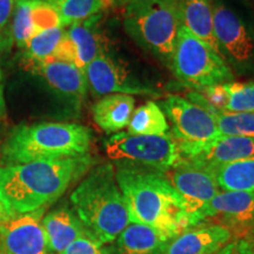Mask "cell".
Returning <instances> with one entry per match:
<instances>
[{
  "label": "cell",
  "mask_w": 254,
  "mask_h": 254,
  "mask_svg": "<svg viewBox=\"0 0 254 254\" xmlns=\"http://www.w3.org/2000/svg\"><path fill=\"white\" fill-rule=\"evenodd\" d=\"M84 73L87 88L95 97H104L107 94L161 97V92L136 79L122 63H118L106 53L92 60Z\"/></svg>",
  "instance_id": "obj_11"
},
{
  "label": "cell",
  "mask_w": 254,
  "mask_h": 254,
  "mask_svg": "<svg viewBox=\"0 0 254 254\" xmlns=\"http://www.w3.org/2000/svg\"><path fill=\"white\" fill-rule=\"evenodd\" d=\"M15 4V0H0V52L8 50L13 43L11 26Z\"/></svg>",
  "instance_id": "obj_29"
},
{
  "label": "cell",
  "mask_w": 254,
  "mask_h": 254,
  "mask_svg": "<svg viewBox=\"0 0 254 254\" xmlns=\"http://www.w3.org/2000/svg\"><path fill=\"white\" fill-rule=\"evenodd\" d=\"M105 153L116 166L144 168L166 173L180 160L179 146L172 134L139 135L114 133L104 142Z\"/></svg>",
  "instance_id": "obj_7"
},
{
  "label": "cell",
  "mask_w": 254,
  "mask_h": 254,
  "mask_svg": "<svg viewBox=\"0 0 254 254\" xmlns=\"http://www.w3.org/2000/svg\"><path fill=\"white\" fill-rule=\"evenodd\" d=\"M182 158L214 168L254 157V136L219 135L204 142H178Z\"/></svg>",
  "instance_id": "obj_12"
},
{
  "label": "cell",
  "mask_w": 254,
  "mask_h": 254,
  "mask_svg": "<svg viewBox=\"0 0 254 254\" xmlns=\"http://www.w3.org/2000/svg\"><path fill=\"white\" fill-rule=\"evenodd\" d=\"M187 99L204 107L213 116L220 135L254 136V113H236L219 111L207 103L199 92H190Z\"/></svg>",
  "instance_id": "obj_23"
},
{
  "label": "cell",
  "mask_w": 254,
  "mask_h": 254,
  "mask_svg": "<svg viewBox=\"0 0 254 254\" xmlns=\"http://www.w3.org/2000/svg\"><path fill=\"white\" fill-rule=\"evenodd\" d=\"M134 105L135 99L132 95L107 94L92 105V117L105 133L114 134L128 125Z\"/></svg>",
  "instance_id": "obj_20"
},
{
  "label": "cell",
  "mask_w": 254,
  "mask_h": 254,
  "mask_svg": "<svg viewBox=\"0 0 254 254\" xmlns=\"http://www.w3.org/2000/svg\"><path fill=\"white\" fill-rule=\"evenodd\" d=\"M246 251L243 249V246L239 245L238 243H232V244H227L224 249H221L218 252H215L213 254H244Z\"/></svg>",
  "instance_id": "obj_31"
},
{
  "label": "cell",
  "mask_w": 254,
  "mask_h": 254,
  "mask_svg": "<svg viewBox=\"0 0 254 254\" xmlns=\"http://www.w3.org/2000/svg\"><path fill=\"white\" fill-rule=\"evenodd\" d=\"M27 64L31 71L39 75L60 99L66 100L74 109H80L88 90L82 69L74 64L57 59Z\"/></svg>",
  "instance_id": "obj_14"
},
{
  "label": "cell",
  "mask_w": 254,
  "mask_h": 254,
  "mask_svg": "<svg viewBox=\"0 0 254 254\" xmlns=\"http://www.w3.org/2000/svg\"><path fill=\"white\" fill-rule=\"evenodd\" d=\"M167 118L160 105L153 100L146 101L144 105L133 111L127 125V132L139 135H165L168 134Z\"/></svg>",
  "instance_id": "obj_25"
},
{
  "label": "cell",
  "mask_w": 254,
  "mask_h": 254,
  "mask_svg": "<svg viewBox=\"0 0 254 254\" xmlns=\"http://www.w3.org/2000/svg\"><path fill=\"white\" fill-rule=\"evenodd\" d=\"M251 9H252V15H253V28H254V0H250Z\"/></svg>",
  "instance_id": "obj_35"
},
{
  "label": "cell",
  "mask_w": 254,
  "mask_h": 254,
  "mask_svg": "<svg viewBox=\"0 0 254 254\" xmlns=\"http://www.w3.org/2000/svg\"><path fill=\"white\" fill-rule=\"evenodd\" d=\"M15 1L19 2V1H26V0H15Z\"/></svg>",
  "instance_id": "obj_36"
},
{
  "label": "cell",
  "mask_w": 254,
  "mask_h": 254,
  "mask_svg": "<svg viewBox=\"0 0 254 254\" xmlns=\"http://www.w3.org/2000/svg\"><path fill=\"white\" fill-rule=\"evenodd\" d=\"M222 88L225 92V104L221 111L254 113V82H226L222 84Z\"/></svg>",
  "instance_id": "obj_28"
},
{
  "label": "cell",
  "mask_w": 254,
  "mask_h": 254,
  "mask_svg": "<svg viewBox=\"0 0 254 254\" xmlns=\"http://www.w3.org/2000/svg\"><path fill=\"white\" fill-rule=\"evenodd\" d=\"M215 49L238 75L254 74V28L225 0H214Z\"/></svg>",
  "instance_id": "obj_8"
},
{
  "label": "cell",
  "mask_w": 254,
  "mask_h": 254,
  "mask_svg": "<svg viewBox=\"0 0 254 254\" xmlns=\"http://www.w3.org/2000/svg\"><path fill=\"white\" fill-rule=\"evenodd\" d=\"M124 7L126 33L136 45L170 68L182 28L178 0H129Z\"/></svg>",
  "instance_id": "obj_5"
},
{
  "label": "cell",
  "mask_w": 254,
  "mask_h": 254,
  "mask_svg": "<svg viewBox=\"0 0 254 254\" xmlns=\"http://www.w3.org/2000/svg\"><path fill=\"white\" fill-rule=\"evenodd\" d=\"M58 14L63 27L99 14L110 0H44Z\"/></svg>",
  "instance_id": "obj_26"
},
{
  "label": "cell",
  "mask_w": 254,
  "mask_h": 254,
  "mask_svg": "<svg viewBox=\"0 0 254 254\" xmlns=\"http://www.w3.org/2000/svg\"><path fill=\"white\" fill-rule=\"evenodd\" d=\"M128 1L129 0H110L111 4L117 6V7H124Z\"/></svg>",
  "instance_id": "obj_34"
},
{
  "label": "cell",
  "mask_w": 254,
  "mask_h": 254,
  "mask_svg": "<svg viewBox=\"0 0 254 254\" xmlns=\"http://www.w3.org/2000/svg\"><path fill=\"white\" fill-rule=\"evenodd\" d=\"M131 222L148 225L172 240L187 230L183 200L166 174L114 166Z\"/></svg>",
  "instance_id": "obj_2"
},
{
  "label": "cell",
  "mask_w": 254,
  "mask_h": 254,
  "mask_svg": "<svg viewBox=\"0 0 254 254\" xmlns=\"http://www.w3.org/2000/svg\"><path fill=\"white\" fill-rule=\"evenodd\" d=\"M232 231L222 225L186 230L168 243L161 254H213L230 243Z\"/></svg>",
  "instance_id": "obj_18"
},
{
  "label": "cell",
  "mask_w": 254,
  "mask_h": 254,
  "mask_svg": "<svg viewBox=\"0 0 254 254\" xmlns=\"http://www.w3.org/2000/svg\"><path fill=\"white\" fill-rule=\"evenodd\" d=\"M209 219L220 220L222 226L234 230L247 228L254 225V190H220L204 208L196 214L194 225Z\"/></svg>",
  "instance_id": "obj_15"
},
{
  "label": "cell",
  "mask_w": 254,
  "mask_h": 254,
  "mask_svg": "<svg viewBox=\"0 0 254 254\" xmlns=\"http://www.w3.org/2000/svg\"><path fill=\"white\" fill-rule=\"evenodd\" d=\"M178 7L182 26L215 49L213 38L214 0H178Z\"/></svg>",
  "instance_id": "obj_22"
},
{
  "label": "cell",
  "mask_w": 254,
  "mask_h": 254,
  "mask_svg": "<svg viewBox=\"0 0 254 254\" xmlns=\"http://www.w3.org/2000/svg\"><path fill=\"white\" fill-rule=\"evenodd\" d=\"M170 69L180 82L199 92L236 81V75L217 50L184 26L178 34Z\"/></svg>",
  "instance_id": "obj_6"
},
{
  "label": "cell",
  "mask_w": 254,
  "mask_h": 254,
  "mask_svg": "<svg viewBox=\"0 0 254 254\" xmlns=\"http://www.w3.org/2000/svg\"><path fill=\"white\" fill-rule=\"evenodd\" d=\"M45 208L18 215L0 224V247L4 254H49L44 231Z\"/></svg>",
  "instance_id": "obj_13"
},
{
  "label": "cell",
  "mask_w": 254,
  "mask_h": 254,
  "mask_svg": "<svg viewBox=\"0 0 254 254\" xmlns=\"http://www.w3.org/2000/svg\"><path fill=\"white\" fill-rule=\"evenodd\" d=\"M183 200L187 230L194 225L196 214L220 192L213 173L201 165L180 158L165 173Z\"/></svg>",
  "instance_id": "obj_9"
},
{
  "label": "cell",
  "mask_w": 254,
  "mask_h": 254,
  "mask_svg": "<svg viewBox=\"0 0 254 254\" xmlns=\"http://www.w3.org/2000/svg\"><path fill=\"white\" fill-rule=\"evenodd\" d=\"M8 219H9V217H8L7 212H6L5 206H4V204H2L1 199H0V224H2V222L7 221Z\"/></svg>",
  "instance_id": "obj_33"
},
{
  "label": "cell",
  "mask_w": 254,
  "mask_h": 254,
  "mask_svg": "<svg viewBox=\"0 0 254 254\" xmlns=\"http://www.w3.org/2000/svg\"><path fill=\"white\" fill-rule=\"evenodd\" d=\"M58 26H62L58 14L44 0H26L15 4L11 30L13 43L20 49L39 32Z\"/></svg>",
  "instance_id": "obj_16"
},
{
  "label": "cell",
  "mask_w": 254,
  "mask_h": 254,
  "mask_svg": "<svg viewBox=\"0 0 254 254\" xmlns=\"http://www.w3.org/2000/svg\"><path fill=\"white\" fill-rule=\"evenodd\" d=\"M65 27L58 26L41 31L32 37L24 47L26 63H40L53 59L59 44L62 43Z\"/></svg>",
  "instance_id": "obj_27"
},
{
  "label": "cell",
  "mask_w": 254,
  "mask_h": 254,
  "mask_svg": "<svg viewBox=\"0 0 254 254\" xmlns=\"http://www.w3.org/2000/svg\"><path fill=\"white\" fill-rule=\"evenodd\" d=\"M93 134L74 123H37L12 129L1 146L5 165L75 158L90 152Z\"/></svg>",
  "instance_id": "obj_4"
},
{
  "label": "cell",
  "mask_w": 254,
  "mask_h": 254,
  "mask_svg": "<svg viewBox=\"0 0 254 254\" xmlns=\"http://www.w3.org/2000/svg\"><path fill=\"white\" fill-rule=\"evenodd\" d=\"M93 165L94 159L86 154L0 166V199L8 217L53 204Z\"/></svg>",
  "instance_id": "obj_1"
},
{
  "label": "cell",
  "mask_w": 254,
  "mask_h": 254,
  "mask_svg": "<svg viewBox=\"0 0 254 254\" xmlns=\"http://www.w3.org/2000/svg\"><path fill=\"white\" fill-rule=\"evenodd\" d=\"M100 13L69 25L63 44L69 63L85 71L92 60L104 53V44L98 31Z\"/></svg>",
  "instance_id": "obj_17"
},
{
  "label": "cell",
  "mask_w": 254,
  "mask_h": 254,
  "mask_svg": "<svg viewBox=\"0 0 254 254\" xmlns=\"http://www.w3.org/2000/svg\"><path fill=\"white\" fill-rule=\"evenodd\" d=\"M69 200L88 234L100 244L112 243L131 222L112 164L92 167Z\"/></svg>",
  "instance_id": "obj_3"
},
{
  "label": "cell",
  "mask_w": 254,
  "mask_h": 254,
  "mask_svg": "<svg viewBox=\"0 0 254 254\" xmlns=\"http://www.w3.org/2000/svg\"><path fill=\"white\" fill-rule=\"evenodd\" d=\"M6 113V103L4 94V77H2V71L0 68V119L5 116Z\"/></svg>",
  "instance_id": "obj_32"
},
{
  "label": "cell",
  "mask_w": 254,
  "mask_h": 254,
  "mask_svg": "<svg viewBox=\"0 0 254 254\" xmlns=\"http://www.w3.org/2000/svg\"><path fill=\"white\" fill-rule=\"evenodd\" d=\"M0 254H1V247H0Z\"/></svg>",
  "instance_id": "obj_37"
},
{
  "label": "cell",
  "mask_w": 254,
  "mask_h": 254,
  "mask_svg": "<svg viewBox=\"0 0 254 254\" xmlns=\"http://www.w3.org/2000/svg\"><path fill=\"white\" fill-rule=\"evenodd\" d=\"M159 105L170 120L178 142H204L220 135L213 116L187 98L170 94Z\"/></svg>",
  "instance_id": "obj_10"
},
{
  "label": "cell",
  "mask_w": 254,
  "mask_h": 254,
  "mask_svg": "<svg viewBox=\"0 0 254 254\" xmlns=\"http://www.w3.org/2000/svg\"><path fill=\"white\" fill-rule=\"evenodd\" d=\"M41 224L46 234L49 252L53 254L63 252L78 238L90 236L74 211L67 207L51 211L43 218Z\"/></svg>",
  "instance_id": "obj_19"
},
{
  "label": "cell",
  "mask_w": 254,
  "mask_h": 254,
  "mask_svg": "<svg viewBox=\"0 0 254 254\" xmlns=\"http://www.w3.org/2000/svg\"><path fill=\"white\" fill-rule=\"evenodd\" d=\"M208 170L213 173L220 190H254V157Z\"/></svg>",
  "instance_id": "obj_24"
},
{
  "label": "cell",
  "mask_w": 254,
  "mask_h": 254,
  "mask_svg": "<svg viewBox=\"0 0 254 254\" xmlns=\"http://www.w3.org/2000/svg\"><path fill=\"white\" fill-rule=\"evenodd\" d=\"M59 254H109L103 244L90 236L78 238Z\"/></svg>",
  "instance_id": "obj_30"
},
{
  "label": "cell",
  "mask_w": 254,
  "mask_h": 254,
  "mask_svg": "<svg viewBox=\"0 0 254 254\" xmlns=\"http://www.w3.org/2000/svg\"><path fill=\"white\" fill-rule=\"evenodd\" d=\"M120 254H161L171 239L148 225L129 222L117 238Z\"/></svg>",
  "instance_id": "obj_21"
}]
</instances>
